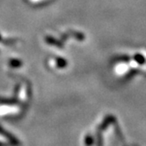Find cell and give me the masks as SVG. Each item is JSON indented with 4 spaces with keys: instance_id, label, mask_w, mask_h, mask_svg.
<instances>
[{
    "instance_id": "obj_1",
    "label": "cell",
    "mask_w": 146,
    "mask_h": 146,
    "mask_svg": "<svg viewBox=\"0 0 146 146\" xmlns=\"http://www.w3.org/2000/svg\"><path fill=\"white\" fill-rule=\"evenodd\" d=\"M0 134L3 135L4 137H7L10 141L12 142V143H13V144H19V142L17 141V139L13 137V135H12L11 134H9L7 131H5V130L1 126H0Z\"/></svg>"
},
{
    "instance_id": "obj_2",
    "label": "cell",
    "mask_w": 146,
    "mask_h": 146,
    "mask_svg": "<svg viewBox=\"0 0 146 146\" xmlns=\"http://www.w3.org/2000/svg\"><path fill=\"white\" fill-rule=\"evenodd\" d=\"M10 64H11L12 66H13V67H18V66H19L20 64V62L18 61V60H12L11 61V62H10Z\"/></svg>"
},
{
    "instance_id": "obj_3",
    "label": "cell",
    "mask_w": 146,
    "mask_h": 146,
    "mask_svg": "<svg viewBox=\"0 0 146 146\" xmlns=\"http://www.w3.org/2000/svg\"><path fill=\"white\" fill-rule=\"evenodd\" d=\"M0 146H7V144L6 143H4L2 142H0Z\"/></svg>"
}]
</instances>
